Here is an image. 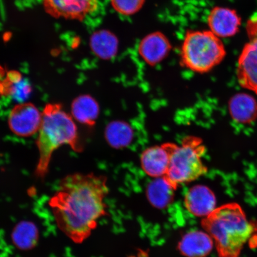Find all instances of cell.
<instances>
[{
    "label": "cell",
    "mask_w": 257,
    "mask_h": 257,
    "mask_svg": "<svg viewBox=\"0 0 257 257\" xmlns=\"http://www.w3.org/2000/svg\"><path fill=\"white\" fill-rule=\"evenodd\" d=\"M38 239L37 227L29 221H23L18 224L12 232V240L15 245L21 249L33 248Z\"/></svg>",
    "instance_id": "d6986e66"
},
{
    "label": "cell",
    "mask_w": 257,
    "mask_h": 257,
    "mask_svg": "<svg viewBox=\"0 0 257 257\" xmlns=\"http://www.w3.org/2000/svg\"><path fill=\"white\" fill-rule=\"evenodd\" d=\"M31 88L27 80L18 71H9L4 80V95H12L18 100L28 98Z\"/></svg>",
    "instance_id": "ac0fdd59"
},
{
    "label": "cell",
    "mask_w": 257,
    "mask_h": 257,
    "mask_svg": "<svg viewBox=\"0 0 257 257\" xmlns=\"http://www.w3.org/2000/svg\"><path fill=\"white\" fill-rule=\"evenodd\" d=\"M226 55L223 42L210 30L186 32L181 51V62L185 68L195 73H207L222 62Z\"/></svg>",
    "instance_id": "277c9868"
},
{
    "label": "cell",
    "mask_w": 257,
    "mask_h": 257,
    "mask_svg": "<svg viewBox=\"0 0 257 257\" xmlns=\"http://www.w3.org/2000/svg\"><path fill=\"white\" fill-rule=\"evenodd\" d=\"M7 72L4 67L0 66V95L4 94V80Z\"/></svg>",
    "instance_id": "7402d4cb"
},
{
    "label": "cell",
    "mask_w": 257,
    "mask_h": 257,
    "mask_svg": "<svg viewBox=\"0 0 257 257\" xmlns=\"http://www.w3.org/2000/svg\"><path fill=\"white\" fill-rule=\"evenodd\" d=\"M175 144L165 143L148 148L141 156V166L148 176L154 178H162L168 171Z\"/></svg>",
    "instance_id": "9c48e42d"
},
{
    "label": "cell",
    "mask_w": 257,
    "mask_h": 257,
    "mask_svg": "<svg viewBox=\"0 0 257 257\" xmlns=\"http://www.w3.org/2000/svg\"><path fill=\"white\" fill-rule=\"evenodd\" d=\"M145 2L146 0H110L114 11L123 16L136 14L142 9Z\"/></svg>",
    "instance_id": "ffe728a7"
},
{
    "label": "cell",
    "mask_w": 257,
    "mask_h": 257,
    "mask_svg": "<svg viewBox=\"0 0 257 257\" xmlns=\"http://www.w3.org/2000/svg\"><path fill=\"white\" fill-rule=\"evenodd\" d=\"M128 128L124 125L114 123L109 124L105 131L106 139L111 146L117 147L121 143L128 141Z\"/></svg>",
    "instance_id": "44dd1931"
},
{
    "label": "cell",
    "mask_w": 257,
    "mask_h": 257,
    "mask_svg": "<svg viewBox=\"0 0 257 257\" xmlns=\"http://www.w3.org/2000/svg\"><path fill=\"white\" fill-rule=\"evenodd\" d=\"M207 24L210 31L218 37L229 38L238 32L241 19L234 10L216 7L209 13Z\"/></svg>",
    "instance_id": "30bf717a"
},
{
    "label": "cell",
    "mask_w": 257,
    "mask_h": 257,
    "mask_svg": "<svg viewBox=\"0 0 257 257\" xmlns=\"http://www.w3.org/2000/svg\"><path fill=\"white\" fill-rule=\"evenodd\" d=\"M108 192L104 176L75 173L64 177L48 202L58 228L73 242H84L106 214Z\"/></svg>",
    "instance_id": "6da1fadb"
},
{
    "label": "cell",
    "mask_w": 257,
    "mask_h": 257,
    "mask_svg": "<svg viewBox=\"0 0 257 257\" xmlns=\"http://www.w3.org/2000/svg\"><path fill=\"white\" fill-rule=\"evenodd\" d=\"M249 41L243 47L237 62V80L242 88L257 94V18L248 22Z\"/></svg>",
    "instance_id": "8992f818"
},
{
    "label": "cell",
    "mask_w": 257,
    "mask_h": 257,
    "mask_svg": "<svg viewBox=\"0 0 257 257\" xmlns=\"http://www.w3.org/2000/svg\"><path fill=\"white\" fill-rule=\"evenodd\" d=\"M229 111L233 119L241 123H249L257 116V103L251 96L237 94L230 99Z\"/></svg>",
    "instance_id": "9a60e30c"
},
{
    "label": "cell",
    "mask_w": 257,
    "mask_h": 257,
    "mask_svg": "<svg viewBox=\"0 0 257 257\" xmlns=\"http://www.w3.org/2000/svg\"><path fill=\"white\" fill-rule=\"evenodd\" d=\"M175 191L164 177L156 178L148 187V198L154 206L163 208L171 202Z\"/></svg>",
    "instance_id": "e0dca14e"
},
{
    "label": "cell",
    "mask_w": 257,
    "mask_h": 257,
    "mask_svg": "<svg viewBox=\"0 0 257 257\" xmlns=\"http://www.w3.org/2000/svg\"><path fill=\"white\" fill-rule=\"evenodd\" d=\"M99 111L97 102L91 96L80 95L72 102L73 117L80 123L93 126L98 116Z\"/></svg>",
    "instance_id": "5bb4252c"
},
{
    "label": "cell",
    "mask_w": 257,
    "mask_h": 257,
    "mask_svg": "<svg viewBox=\"0 0 257 257\" xmlns=\"http://www.w3.org/2000/svg\"><path fill=\"white\" fill-rule=\"evenodd\" d=\"M185 206L189 213L197 217H207L216 207L214 193L207 186H192L186 193Z\"/></svg>",
    "instance_id": "8fae6325"
},
{
    "label": "cell",
    "mask_w": 257,
    "mask_h": 257,
    "mask_svg": "<svg viewBox=\"0 0 257 257\" xmlns=\"http://www.w3.org/2000/svg\"><path fill=\"white\" fill-rule=\"evenodd\" d=\"M43 120L37 141L40 158L37 167L38 176L44 177L49 168L55 150L68 145L76 152H81L78 130L72 118L63 110L62 105L48 104L44 109Z\"/></svg>",
    "instance_id": "3957f363"
},
{
    "label": "cell",
    "mask_w": 257,
    "mask_h": 257,
    "mask_svg": "<svg viewBox=\"0 0 257 257\" xmlns=\"http://www.w3.org/2000/svg\"><path fill=\"white\" fill-rule=\"evenodd\" d=\"M42 120L43 114L35 105L24 102L15 106L10 112L9 126L17 136L28 137L39 131Z\"/></svg>",
    "instance_id": "ba28073f"
},
{
    "label": "cell",
    "mask_w": 257,
    "mask_h": 257,
    "mask_svg": "<svg viewBox=\"0 0 257 257\" xmlns=\"http://www.w3.org/2000/svg\"><path fill=\"white\" fill-rule=\"evenodd\" d=\"M205 148L200 138L186 137L181 145H175L165 178L176 190L180 185L188 184L204 176L208 172L204 163Z\"/></svg>",
    "instance_id": "5b68a950"
},
{
    "label": "cell",
    "mask_w": 257,
    "mask_h": 257,
    "mask_svg": "<svg viewBox=\"0 0 257 257\" xmlns=\"http://www.w3.org/2000/svg\"><path fill=\"white\" fill-rule=\"evenodd\" d=\"M172 46L168 38L159 32L147 35L138 46V53L145 62L156 66L168 55Z\"/></svg>",
    "instance_id": "7c38bea8"
},
{
    "label": "cell",
    "mask_w": 257,
    "mask_h": 257,
    "mask_svg": "<svg viewBox=\"0 0 257 257\" xmlns=\"http://www.w3.org/2000/svg\"><path fill=\"white\" fill-rule=\"evenodd\" d=\"M116 37L107 31H99L93 34L90 39L91 50L99 58L110 59L117 53Z\"/></svg>",
    "instance_id": "2e32d148"
},
{
    "label": "cell",
    "mask_w": 257,
    "mask_h": 257,
    "mask_svg": "<svg viewBox=\"0 0 257 257\" xmlns=\"http://www.w3.org/2000/svg\"><path fill=\"white\" fill-rule=\"evenodd\" d=\"M47 14L54 18L82 21L97 10L98 0H42Z\"/></svg>",
    "instance_id": "52a82bcc"
},
{
    "label": "cell",
    "mask_w": 257,
    "mask_h": 257,
    "mask_svg": "<svg viewBox=\"0 0 257 257\" xmlns=\"http://www.w3.org/2000/svg\"><path fill=\"white\" fill-rule=\"evenodd\" d=\"M214 246V241L206 232L193 231L186 234L179 244V249L186 257H206Z\"/></svg>",
    "instance_id": "4fadbf2b"
},
{
    "label": "cell",
    "mask_w": 257,
    "mask_h": 257,
    "mask_svg": "<svg viewBox=\"0 0 257 257\" xmlns=\"http://www.w3.org/2000/svg\"><path fill=\"white\" fill-rule=\"evenodd\" d=\"M202 226L213 239L219 257H239L257 231L238 204L217 207L202 221Z\"/></svg>",
    "instance_id": "7a4b0ae2"
}]
</instances>
